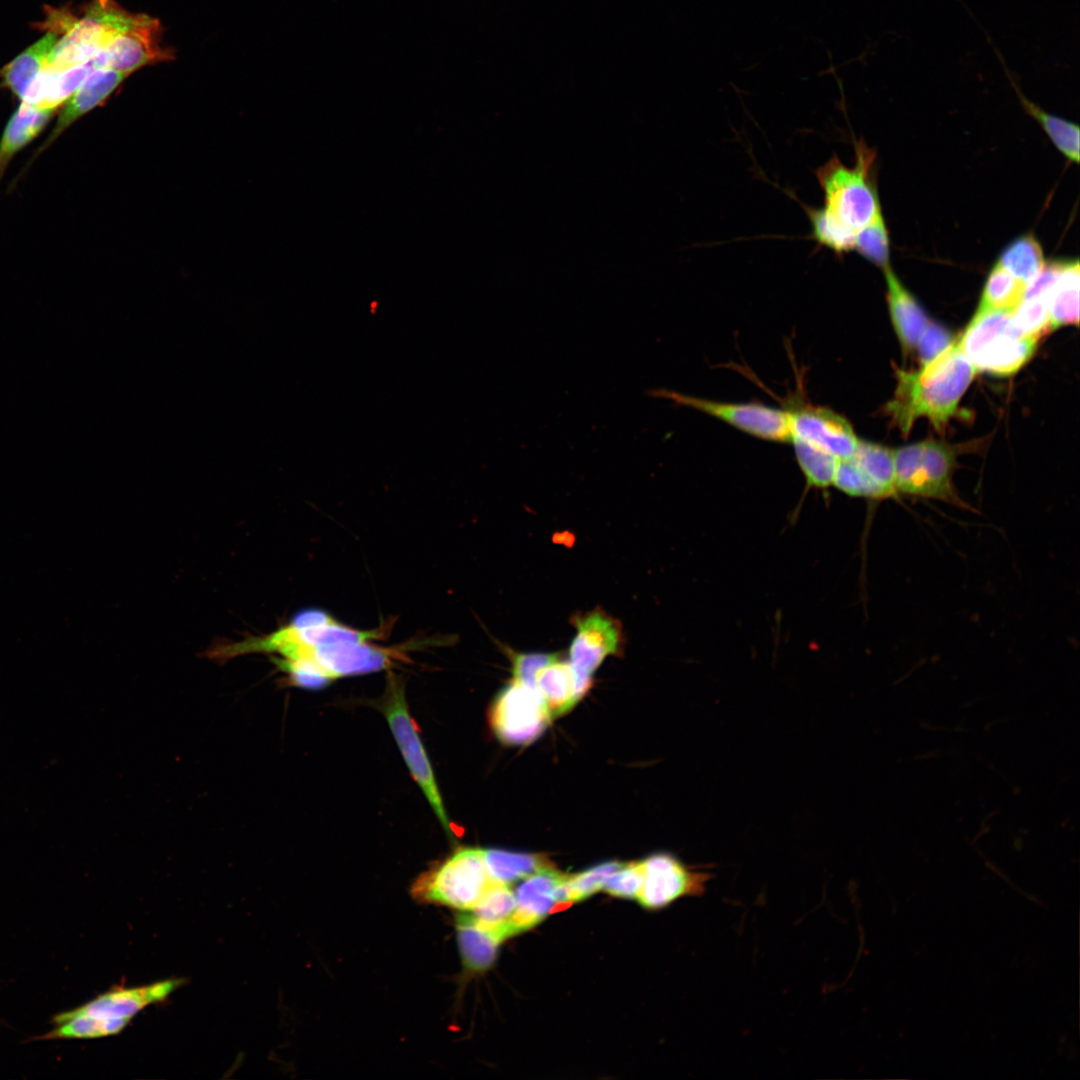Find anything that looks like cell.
Here are the masks:
<instances>
[{
    "instance_id": "18",
    "label": "cell",
    "mask_w": 1080,
    "mask_h": 1080,
    "mask_svg": "<svg viewBox=\"0 0 1080 1080\" xmlns=\"http://www.w3.org/2000/svg\"><path fill=\"white\" fill-rule=\"evenodd\" d=\"M887 283V300L892 323L903 351L910 352L929 320L913 296L902 286L890 266L883 269Z\"/></svg>"
},
{
    "instance_id": "6",
    "label": "cell",
    "mask_w": 1080,
    "mask_h": 1080,
    "mask_svg": "<svg viewBox=\"0 0 1080 1080\" xmlns=\"http://www.w3.org/2000/svg\"><path fill=\"white\" fill-rule=\"evenodd\" d=\"M483 850L461 848L423 873L412 886L419 902L438 904L459 911H470L489 884Z\"/></svg>"
},
{
    "instance_id": "7",
    "label": "cell",
    "mask_w": 1080,
    "mask_h": 1080,
    "mask_svg": "<svg viewBox=\"0 0 1080 1080\" xmlns=\"http://www.w3.org/2000/svg\"><path fill=\"white\" fill-rule=\"evenodd\" d=\"M136 14L114 0H92L85 15L76 19L47 57L45 68L62 72L83 64L103 50L134 21Z\"/></svg>"
},
{
    "instance_id": "1",
    "label": "cell",
    "mask_w": 1080,
    "mask_h": 1080,
    "mask_svg": "<svg viewBox=\"0 0 1080 1080\" xmlns=\"http://www.w3.org/2000/svg\"><path fill=\"white\" fill-rule=\"evenodd\" d=\"M235 654L264 651L278 654L276 663L290 680L303 688H321L334 679L386 669L400 650L374 646L370 641L345 640L308 644L285 635L280 629L261 639L233 646Z\"/></svg>"
},
{
    "instance_id": "36",
    "label": "cell",
    "mask_w": 1080,
    "mask_h": 1080,
    "mask_svg": "<svg viewBox=\"0 0 1080 1080\" xmlns=\"http://www.w3.org/2000/svg\"><path fill=\"white\" fill-rule=\"evenodd\" d=\"M558 658L557 653H512L513 680L536 688V674Z\"/></svg>"
},
{
    "instance_id": "30",
    "label": "cell",
    "mask_w": 1080,
    "mask_h": 1080,
    "mask_svg": "<svg viewBox=\"0 0 1080 1080\" xmlns=\"http://www.w3.org/2000/svg\"><path fill=\"white\" fill-rule=\"evenodd\" d=\"M998 263L1025 284L1030 283L1045 266L1042 248L1032 235L1013 241L1002 252Z\"/></svg>"
},
{
    "instance_id": "34",
    "label": "cell",
    "mask_w": 1080,
    "mask_h": 1080,
    "mask_svg": "<svg viewBox=\"0 0 1080 1080\" xmlns=\"http://www.w3.org/2000/svg\"><path fill=\"white\" fill-rule=\"evenodd\" d=\"M853 249L882 269L889 266V238L882 213L856 233Z\"/></svg>"
},
{
    "instance_id": "17",
    "label": "cell",
    "mask_w": 1080,
    "mask_h": 1080,
    "mask_svg": "<svg viewBox=\"0 0 1080 1080\" xmlns=\"http://www.w3.org/2000/svg\"><path fill=\"white\" fill-rule=\"evenodd\" d=\"M129 75L109 68L92 71L65 102L46 145L76 120L104 103Z\"/></svg>"
},
{
    "instance_id": "27",
    "label": "cell",
    "mask_w": 1080,
    "mask_h": 1080,
    "mask_svg": "<svg viewBox=\"0 0 1080 1080\" xmlns=\"http://www.w3.org/2000/svg\"><path fill=\"white\" fill-rule=\"evenodd\" d=\"M483 857L491 880L506 885L552 867L546 857L537 854L486 849L483 850Z\"/></svg>"
},
{
    "instance_id": "5",
    "label": "cell",
    "mask_w": 1080,
    "mask_h": 1080,
    "mask_svg": "<svg viewBox=\"0 0 1080 1080\" xmlns=\"http://www.w3.org/2000/svg\"><path fill=\"white\" fill-rule=\"evenodd\" d=\"M896 493L945 502L975 511L953 484L956 450L938 440H925L894 450Z\"/></svg>"
},
{
    "instance_id": "33",
    "label": "cell",
    "mask_w": 1080,
    "mask_h": 1080,
    "mask_svg": "<svg viewBox=\"0 0 1080 1080\" xmlns=\"http://www.w3.org/2000/svg\"><path fill=\"white\" fill-rule=\"evenodd\" d=\"M623 865V862L610 861L578 874L567 875L564 883L566 901L579 902L592 896L603 889L607 879Z\"/></svg>"
},
{
    "instance_id": "35",
    "label": "cell",
    "mask_w": 1080,
    "mask_h": 1080,
    "mask_svg": "<svg viewBox=\"0 0 1080 1080\" xmlns=\"http://www.w3.org/2000/svg\"><path fill=\"white\" fill-rule=\"evenodd\" d=\"M643 882L641 861L624 863L605 882L603 890L611 896L637 898Z\"/></svg>"
},
{
    "instance_id": "29",
    "label": "cell",
    "mask_w": 1080,
    "mask_h": 1080,
    "mask_svg": "<svg viewBox=\"0 0 1080 1080\" xmlns=\"http://www.w3.org/2000/svg\"><path fill=\"white\" fill-rule=\"evenodd\" d=\"M1026 286L997 263L987 278L978 308L1013 311L1023 300Z\"/></svg>"
},
{
    "instance_id": "22",
    "label": "cell",
    "mask_w": 1080,
    "mask_h": 1080,
    "mask_svg": "<svg viewBox=\"0 0 1080 1080\" xmlns=\"http://www.w3.org/2000/svg\"><path fill=\"white\" fill-rule=\"evenodd\" d=\"M536 688L552 719L568 712L579 700L574 669L559 658L536 674Z\"/></svg>"
},
{
    "instance_id": "28",
    "label": "cell",
    "mask_w": 1080,
    "mask_h": 1080,
    "mask_svg": "<svg viewBox=\"0 0 1080 1080\" xmlns=\"http://www.w3.org/2000/svg\"><path fill=\"white\" fill-rule=\"evenodd\" d=\"M789 442L794 447L795 457L807 487L827 489L832 486L839 460L802 439L792 437Z\"/></svg>"
},
{
    "instance_id": "2",
    "label": "cell",
    "mask_w": 1080,
    "mask_h": 1080,
    "mask_svg": "<svg viewBox=\"0 0 1080 1080\" xmlns=\"http://www.w3.org/2000/svg\"><path fill=\"white\" fill-rule=\"evenodd\" d=\"M975 368L957 343L918 371L896 370L897 386L885 411L907 435L914 422L926 417L943 431L975 375Z\"/></svg>"
},
{
    "instance_id": "15",
    "label": "cell",
    "mask_w": 1080,
    "mask_h": 1080,
    "mask_svg": "<svg viewBox=\"0 0 1080 1080\" xmlns=\"http://www.w3.org/2000/svg\"><path fill=\"white\" fill-rule=\"evenodd\" d=\"M574 626L569 663L577 673L591 676L607 656L617 654L621 648V624L603 610L594 609L576 616Z\"/></svg>"
},
{
    "instance_id": "14",
    "label": "cell",
    "mask_w": 1080,
    "mask_h": 1080,
    "mask_svg": "<svg viewBox=\"0 0 1080 1080\" xmlns=\"http://www.w3.org/2000/svg\"><path fill=\"white\" fill-rule=\"evenodd\" d=\"M157 18L137 14L134 21L103 49L106 68L131 74L147 66L174 59V52L161 40Z\"/></svg>"
},
{
    "instance_id": "31",
    "label": "cell",
    "mask_w": 1080,
    "mask_h": 1080,
    "mask_svg": "<svg viewBox=\"0 0 1080 1080\" xmlns=\"http://www.w3.org/2000/svg\"><path fill=\"white\" fill-rule=\"evenodd\" d=\"M814 240L837 255H842L854 247L855 234L841 226L830 217L822 207L806 208Z\"/></svg>"
},
{
    "instance_id": "26",
    "label": "cell",
    "mask_w": 1080,
    "mask_h": 1080,
    "mask_svg": "<svg viewBox=\"0 0 1080 1080\" xmlns=\"http://www.w3.org/2000/svg\"><path fill=\"white\" fill-rule=\"evenodd\" d=\"M991 44H992V46L994 48V51H995L998 59L1001 61L1002 66H1003V68H1004V70H1005V72H1006V74L1008 76V79L1010 80L1015 92L1017 93L1023 108L1026 110L1027 113H1029L1032 117H1034L1040 123V125L1044 128V130L1046 131L1048 136L1053 141V143L1057 146V148L1066 157H1068L1072 161L1078 162V160H1079V128H1078V126L1073 124V123H1070V122H1068L1066 120H1063V119H1061L1059 117L1048 114L1043 109H1041L1038 105H1036L1035 103H1033L1032 101L1027 99L1023 95L1021 90L1019 89V86L1017 85V82L1015 81V79L1012 77V75H1011V73H1010V71H1009V69H1008V67H1007L1001 53L999 52L997 47L994 46L993 43H991Z\"/></svg>"
},
{
    "instance_id": "19",
    "label": "cell",
    "mask_w": 1080,
    "mask_h": 1080,
    "mask_svg": "<svg viewBox=\"0 0 1080 1080\" xmlns=\"http://www.w3.org/2000/svg\"><path fill=\"white\" fill-rule=\"evenodd\" d=\"M457 943L466 971L482 973L495 962L498 947L503 942L492 931L477 924L464 911L456 920Z\"/></svg>"
},
{
    "instance_id": "21",
    "label": "cell",
    "mask_w": 1080,
    "mask_h": 1080,
    "mask_svg": "<svg viewBox=\"0 0 1080 1080\" xmlns=\"http://www.w3.org/2000/svg\"><path fill=\"white\" fill-rule=\"evenodd\" d=\"M515 910L516 899L510 885L491 881L476 905L466 912L477 924L504 941L513 936L511 919Z\"/></svg>"
},
{
    "instance_id": "20",
    "label": "cell",
    "mask_w": 1080,
    "mask_h": 1080,
    "mask_svg": "<svg viewBox=\"0 0 1080 1080\" xmlns=\"http://www.w3.org/2000/svg\"><path fill=\"white\" fill-rule=\"evenodd\" d=\"M866 480L872 500L895 496L894 450L880 444L859 440L850 457Z\"/></svg>"
},
{
    "instance_id": "11",
    "label": "cell",
    "mask_w": 1080,
    "mask_h": 1080,
    "mask_svg": "<svg viewBox=\"0 0 1080 1080\" xmlns=\"http://www.w3.org/2000/svg\"><path fill=\"white\" fill-rule=\"evenodd\" d=\"M384 712L412 776L424 792L443 828L449 831L450 822L444 809L432 767L408 712L403 688L395 681L391 682L389 694L384 704Z\"/></svg>"
},
{
    "instance_id": "3",
    "label": "cell",
    "mask_w": 1080,
    "mask_h": 1080,
    "mask_svg": "<svg viewBox=\"0 0 1080 1080\" xmlns=\"http://www.w3.org/2000/svg\"><path fill=\"white\" fill-rule=\"evenodd\" d=\"M873 160L874 153L861 142L856 145L853 167L845 166L834 155L816 171L823 192V210L855 235L881 213L869 179Z\"/></svg>"
},
{
    "instance_id": "13",
    "label": "cell",
    "mask_w": 1080,
    "mask_h": 1080,
    "mask_svg": "<svg viewBox=\"0 0 1080 1080\" xmlns=\"http://www.w3.org/2000/svg\"><path fill=\"white\" fill-rule=\"evenodd\" d=\"M184 980L169 978L137 987L113 988L73 1009L103 1025L110 1036L120 1033L140 1011L167 999Z\"/></svg>"
},
{
    "instance_id": "10",
    "label": "cell",
    "mask_w": 1080,
    "mask_h": 1080,
    "mask_svg": "<svg viewBox=\"0 0 1080 1080\" xmlns=\"http://www.w3.org/2000/svg\"><path fill=\"white\" fill-rule=\"evenodd\" d=\"M641 864L643 882L636 899L649 910L667 907L683 897L703 896L713 877L710 871L693 869L668 853L654 854Z\"/></svg>"
},
{
    "instance_id": "37",
    "label": "cell",
    "mask_w": 1080,
    "mask_h": 1080,
    "mask_svg": "<svg viewBox=\"0 0 1080 1080\" xmlns=\"http://www.w3.org/2000/svg\"><path fill=\"white\" fill-rule=\"evenodd\" d=\"M954 342L952 334L944 327L928 322L917 343L922 367L928 365Z\"/></svg>"
},
{
    "instance_id": "4",
    "label": "cell",
    "mask_w": 1080,
    "mask_h": 1080,
    "mask_svg": "<svg viewBox=\"0 0 1080 1080\" xmlns=\"http://www.w3.org/2000/svg\"><path fill=\"white\" fill-rule=\"evenodd\" d=\"M1011 312L978 308L962 334L957 344L976 371L1010 376L1032 357L1037 340L1014 327Z\"/></svg>"
},
{
    "instance_id": "12",
    "label": "cell",
    "mask_w": 1080,
    "mask_h": 1080,
    "mask_svg": "<svg viewBox=\"0 0 1080 1080\" xmlns=\"http://www.w3.org/2000/svg\"><path fill=\"white\" fill-rule=\"evenodd\" d=\"M792 437L802 439L833 455L838 460L850 458L859 443L851 423L834 410L799 399L785 408Z\"/></svg>"
},
{
    "instance_id": "16",
    "label": "cell",
    "mask_w": 1080,
    "mask_h": 1080,
    "mask_svg": "<svg viewBox=\"0 0 1080 1080\" xmlns=\"http://www.w3.org/2000/svg\"><path fill=\"white\" fill-rule=\"evenodd\" d=\"M567 874L552 867L541 869L523 879L514 891L516 910L511 919L513 936L533 928L557 903H566L564 883Z\"/></svg>"
},
{
    "instance_id": "25",
    "label": "cell",
    "mask_w": 1080,
    "mask_h": 1080,
    "mask_svg": "<svg viewBox=\"0 0 1080 1080\" xmlns=\"http://www.w3.org/2000/svg\"><path fill=\"white\" fill-rule=\"evenodd\" d=\"M52 113L21 102L10 117L0 141V169L43 130Z\"/></svg>"
},
{
    "instance_id": "23",
    "label": "cell",
    "mask_w": 1080,
    "mask_h": 1080,
    "mask_svg": "<svg viewBox=\"0 0 1080 1080\" xmlns=\"http://www.w3.org/2000/svg\"><path fill=\"white\" fill-rule=\"evenodd\" d=\"M1078 260L1062 262L1058 278L1053 285L1049 298L1050 329L1079 322V281Z\"/></svg>"
},
{
    "instance_id": "32",
    "label": "cell",
    "mask_w": 1080,
    "mask_h": 1080,
    "mask_svg": "<svg viewBox=\"0 0 1080 1080\" xmlns=\"http://www.w3.org/2000/svg\"><path fill=\"white\" fill-rule=\"evenodd\" d=\"M1011 319L1022 335L1038 341L1050 329L1048 296L1023 298L1011 312Z\"/></svg>"
},
{
    "instance_id": "8",
    "label": "cell",
    "mask_w": 1080,
    "mask_h": 1080,
    "mask_svg": "<svg viewBox=\"0 0 1080 1080\" xmlns=\"http://www.w3.org/2000/svg\"><path fill=\"white\" fill-rule=\"evenodd\" d=\"M648 395L697 410L762 440L781 443L790 441V420L785 408H775L759 402H721L667 389L650 390Z\"/></svg>"
},
{
    "instance_id": "9",
    "label": "cell",
    "mask_w": 1080,
    "mask_h": 1080,
    "mask_svg": "<svg viewBox=\"0 0 1080 1080\" xmlns=\"http://www.w3.org/2000/svg\"><path fill=\"white\" fill-rule=\"evenodd\" d=\"M489 718L497 738L508 745L533 742L552 720L537 688L515 680L498 694Z\"/></svg>"
},
{
    "instance_id": "24",
    "label": "cell",
    "mask_w": 1080,
    "mask_h": 1080,
    "mask_svg": "<svg viewBox=\"0 0 1080 1080\" xmlns=\"http://www.w3.org/2000/svg\"><path fill=\"white\" fill-rule=\"evenodd\" d=\"M57 41L56 33H46L4 68L2 75L6 85L21 100L43 70L47 57Z\"/></svg>"
}]
</instances>
